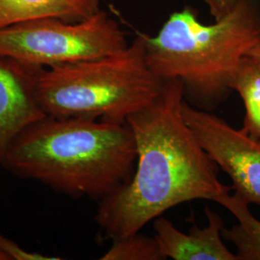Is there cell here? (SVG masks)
<instances>
[{
	"instance_id": "6da1fadb",
	"label": "cell",
	"mask_w": 260,
	"mask_h": 260,
	"mask_svg": "<svg viewBox=\"0 0 260 260\" xmlns=\"http://www.w3.org/2000/svg\"><path fill=\"white\" fill-rule=\"evenodd\" d=\"M184 101L182 82L165 80L157 99L127 118L137 160L129 180L100 200L94 222L106 238L140 233L177 205L195 200L218 204L231 193L186 123Z\"/></svg>"
},
{
	"instance_id": "7a4b0ae2",
	"label": "cell",
	"mask_w": 260,
	"mask_h": 260,
	"mask_svg": "<svg viewBox=\"0 0 260 260\" xmlns=\"http://www.w3.org/2000/svg\"><path fill=\"white\" fill-rule=\"evenodd\" d=\"M136 160L127 122L46 115L13 140L2 168L58 193L100 201L129 180Z\"/></svg>"
},
{
	"instance_id": "3957f363",
	"label": "cell",
	"mask_w": 260,
	"mask_h": 260,
	"mask_svg": "<svg viewBox=\"0 0 260 260\" xmlns=\"http://www.w3.org/2000/svg\"><path fill=\"white\" fill-rule=\"evenodd\" d=\"M146 59L162 80L178 79L199 107L223 102L243 59L260 42V0H237L234 8L205 24L185 6L170 15L154 37L144 34Z\"/></svg>"
},
{
	"instance_id": "277c9868",
	"label": "cell",
	"mask_w": 260,
	"mask_h": 260,
	"mask_svg": "<svg viewBox=\"0 0 260 260\" xmlns=\"http://www.w3.org/2000/svg\"><path fill=\"white\" fill-rule=\"evenodd\" d=\"M164 82L148 65L145 37L139 34L116 54L43 69L36 99L47 116L126 123L157 99Z\"/></svg>"
},
{
	"instance_id": "5b68a950",
	"label": "cell",
	"mask_w": 260,
	"mask_h": 260,
	"mask_svg": "<svg viewBox=\"0 0 260 260\" xmlns=\"http://www.w3.org/2000/svg\"><path fill=\"white\" fill-rule=\"evenodd\" d=\"M127 47L125 32L102 10L79 22L39 19L0 29V56L40 69L94 60Z\"/></svg>"
},
{
	"instance_id": "8992f818",
	"label": "cell",
	"mask_w": 260,
	"mask_h": 260,
	"mask_svg": "<svg viewBox=\"0 0 260 260\" xmlns=\"http://www.w3.org/2000/svg\"><path fill=\"white\" fill-rule=\"evenodd\" d=\"M182 114L208 156L231 177L234 194L249 205H260V139L186 101Z\"/></svg>"
},
{
	"instance_id": "52a82bcc",
	"label": "cell",
	"mask_w": 260,
	"mask_h": 260,
	"mask_svg": "<svg viewBox=\"0 0 260 260\" xmlns=\"http://www.w3.org/2000/svg\"><path fill=\"white\" fill-rule=\"evenodd\" d=\"M42 70L0 56V171L13 140L46 116L36 99L38 75Z\"/></svg>"
},
{
	"instance_id": "ba28073f",
	"label": "cell",
	"mask_w": 260,
	"mask_h": 260,
	"mask_svg": "<svg viewBox=\"0 0 260 260\" xmlns=\"http://www.w3.org/2000/svg\"><path fill=\"white\" fill-rule=\"evenodd\" d=\"M207 225L200 229L193 223L189 233L177 230L174 223L160 216L153 221L155 239L165 258L173 260H237L224 245L221 216L205 208Z\"/></svg>"
},
{
	"instance_id": "9c48e42d",
	"label": "cell",
	"mask_w": 260,
	"mask_h": 260,
	"mask_svg": "<svg viewBox=\"0 0 260 260\" xmlns=\"http://www.w3.org/2000/svg\"><path fill=\"white\" fill-rule=\"evenodd\" d=\"M100 11V0H0V29L39 19L79 22Z\"/></svg>"
},
{
	"instance_id": "30bf717a",
	"label": "cell",
	"mask_w": 260,
	"mask_h": 260,
	"mask_svg": "<svg viewBox=\"0 0 260 260\" xmlns=\"http://www.w3.org/2000/svg\"><path fill=\"white\" fill-rule=\"evenodd\" d=\"M219 205H223L237 220L230 229L223 228V239L236 248L237 260H260V221L249 209V204L236 194L222 197Z\"/></svg>"
},
{
	"instance_id": "8fae6325",
	"label": "cell",
	"mask_w": 260,
	"mask_h": 260,
	"mask_svg": "<svg viewBox=\"0 0 260 260\" xmlns=\"http://www.w3.org/2000/svg\"><path fill=\"white\" fill-rule=\"evenodd\" d=\"M232 89L241 96L245 106L242 129L260 139V69L250 57H245L233 78Z\"/></svg>"
},
{
	"instance_id": "7c38bea8",
	"label": "cell",
	"mask_w": 260,
	"mask_h": 260,
	"mask_svg": "<svg viewBox=\"0 0 260 260\" xmlns=\"http://www.w3.org/2000/svg\"><path fill=\"white\" fill-rule=\"evenodd\" d=\"M102 260H165L155 237L139 233L115 238Z\"/></svg>"
},
{
	"instance_id": "4fadbf2b",
	"label": "cell",
	"mask_w": 260,
	"mask_h": 260,
	"mask_svg": "<svg viewBox=\"0 0 260 260\" xmlns=\"http://www.w3.org/2000/svg\"><path fill=\"white\" fill-rule=\"evenodd\" d=\"M0 251L8 260H60L61 257L29 251L0 233Z\"/></svg>"
},
{
	"instance_id": "5bb4252c",
	"label": "cell",
	"mask_w": 260,
	"mask_h": 260,
	"mask_svg": "<svg viewBox=\"0 0 260 260\" xmlns=\"http://www.w3.org/2000/svg\"><path fill=\"white\" fill-rule=\"evenodd\" d=\"M215 19H220L228 15L234 8L237 0H202Z\"/></svg>"
},
{
	"instance_id": "9a60e30c",
	"label": "cell",
	"mask_w": 260,
	"mask_h": 260,
	"mask_svg": "<svg viewBox=\"0 0 260 260\" xmlns=\"http://www.w3.org/2000/svg\"><path fill=\"white\" fill-rule=\"evenodd\" d=\"M248 57H250L251 60L259 67L260 69V42L251 49Z\"/></svg>"
},
{
	"instance_id": "2e32d148",
	"label": "cell",
	"mask_w": 260,
	"mask_h": 260,
	"mask_svg": "<svg viewBox=\"0 0 260 260\" xmlns=\"http://www.w3.org/2000/svg\"><path fill=\"white\" fill-rule=\"evenodd\" d=\"M0 260H8L7 257L4 255V253L1 251H0Z\"/></svg>"
}]
</instances>
